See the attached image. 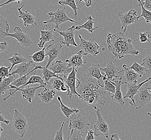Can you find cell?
I'll return each instance as SVG.
<instances>
[{
    "mask_svg": "<svg viewBox=\"0 0 151 140\" xmlns=\"http://www.w3.org/2000/svg\"><path fill=\"white\" fill-rule=\"evenodd\" d=\"M76 81L78 84L76 86V91L81 97L80 100L85 105L97 110L96 104L104 105L106 102L104 97L107 92L93 79L85 78L77 79Z\"/></svg>",
    "mask_w": 151,
    "mask_h": 140,
    "instance_id": "1",
    "label": "cell"
},
{
    "mask_svg": "<svg viewBox=\"0 0 151 140\" xmlns=\"http://www.w3.org/2000/svg\"><path fill=\"white\" fill-rule=\"evenodd\" d=\"M132 42L133 40L127 38L122 32L115 34L108 33L106 37L108 50L115 58L119 59L124 57L125 55L135 56L139 55V51L134 48Z\"/></svg>",
    "mask_w": 151,
    "mask_h": 140,
    "instance_id": "2",
    "label": "cell"
},
{
    "mask_svg": "<svg viewBox=\"0 0 151 140\" xmlns=\"http://www.w3.org/2000/svg\"><path fill=\"white\" fill-rule=\"evenodd\" d=\"M29 127L27 118L17 110H14V114L12 118V128L20 137H23Z\"/></svg>",
    "mask_w": 151,
    "mask_h": 140,
    "instance_id": "3",
    "label": "cell"
},
{
    "mask_svg": "<svg viewBox=\"0 0 151 140\" xmlns=\"http://www.w3.org/2000/svg\"><path fill=\"white\" fill-rule=\"evenodd\" d=\"M14 31L13 34H9V32L6 33L0 30V38L3 39L5 37H10L17 40L23 48H27V47H32L33 42L28 34H25L21 29L18 27H14Z\"/></svg>",
    "mask_w": 151,
    "mask_h": 140,
    "instance_id": "4",
    "label": "cell"
},
{
    "mask_svg": "<svg viewBox=\"0 0 151 140\" xmlns=\"http://www.w3.org/2000/svg\"><path fill=\"white\" fill-rule=\"evenodd\" d=\"M48 15L50 19L47 21H45L43 22L44 25H46L48 23L54 24L55 26V29H59V25L67 22H70L74 23L76 24L80 25L79 23L73 20L72 19L69 18L65 12V6H64L63 9H58L55 12H48Z\"/></svg>",
    "mask_w": 151,
    "mask_h": 140,
    "instance_id": "5",
    "label": "cell"
},
{
    "mask_svg": "<svg viewBox=\"0 0 151 140\" xmlns=\"http://www.w3.org/2000/svg\"><path fill=\"white\" fill-rule=\"evenodd\" d=\"M70 120L69 129L70 131L76 130L83 133H87L90 123L87 118L80 114H73L68 118Z\"/></svg>",
    "mask_w": 151,
    "mask_h": 140,
    "instance_id": "6",
    "label": "cell"
},
{
    "mask_svg": "<svg viewBox=\"0 0 151 140\" xmlns=\"http://www.w3.org/2000/svg\"><path fill=\"white\" fill-rule=\"evenodd\" d=\"M148 82L142 85L139 88L138 93L133 97L134 102V106L137 110H139L148 102L151 101V94L149 93L148 90Z\"/></svg>",
    "mask_w": 151,
    "mask_h": 140,
    "instance_id": "7",
    "label": "cell"
},
{
    "mask_svg": "<svg viewBox=\"0 0 151 140\" xmlns=\"http://www.w3.org/2000/svg\"><path fill=\"white\" fill-rule=\"evenodd\" d=\"M43 67L40 65H36L33 61H30L27 63H24L18 64L16 67V69L9 73V76H14L15 74H18L20 77L24 76L27 74L33 73L36 75L37 70H42Z\"/></svg>",
    "mask_w": 151,
    "mask_h": 140,
    "instance_id": "8",
    "label": "cell"
},
{
    "mask_svg": "<svg viewBox=\"0 0 151 140\" xmlns=\"http://www.w3.org/2000/svg\"><path fill=\"white\" fill-rule=\"evenodd\" d=\"M96 114L97 120L94 123V135L97 137L104 136L106 139H109V125L102 118L100 110H97Z\"/></svg>",
    "mask_w": 151,
    "mask_h": 140,
    "instance_id": "9",
    "label": "cell"
},
{
    "mask_svg": "<svg viewBox=\"0 0 151 140\" xmlns=\"http://www.w3.org/2000/svg\"><path fill=\"white\" fill-rule=\"evenodd\" d=\"M80 39V48L83 52L82 55L86 56L91 54L93 56H96L100 53L99 48L100 46L96 43L94 40L90 39L89 40H86L82 38L80 35H79Z\"/></svg>",
    "mask_w": 151,
    "mask_h": 140,
    "instance_id": "10",
    "label": "cell"
},
{
    "mask_svg": "<svg viewBox=\"0 0 151 140\" xmlns=\"http://www.w3.org/2000/svg\"><path fill=\"white\" fill-rule=\"evenodd\" d=\"M137 13V12L134 9H131L129 12L126 13L117 12V15L122 24L121 30H122L124 28V30L123 32L124 34L127 30V28L128 26L139 21L138 16Z\"/></svg>",
    "mask_w": 151,
    "mask_h": 140,
    "instance_id": "11",
    "label": "cell"
},
{
    "mask_svg": "<svg viewBox=\"0 0 151 140\" xmlns=\"http://www.w3.org/2000/svg\"><path fill=\"white\" fill-rule=\"evenodd\" d=\"M46 88L45 86L40 85V86H36V87H29V86H26L24 88H16L14 91L10 93L9 95L6 97L4 98L3 101L7 100V99L11 96H14V94L17 91L21 92L22 93V97L24 100H27L29 103L32 102V100H33L35 97V95L36 94V92L37 89L40 88Z\"/></svg>",
    "mask_w": 151,
    "mask_h": 140,
    "instance_id": "12",
    "label": "cell"
},
{
    "mask_svg": "<svg viewBox=\"0 0 151 140\" xmlns=\"http://www.w3.org/2000/svg\"><path fill=\"white\" fill-rule=\"evenodd\" d=\"M61 42V40H60L59 42H56L55 41L54 43L52 42L47 46V48H46L45 50V56H48V61L45 66L46 69H48L52 61L59 57L60 55L61 49L63 47Z\"/></svg>",
    "mask_w": 151,
    "mask_h": 140,
    "instance_id": "13",
    "label": "cell"
},
{
    "mask_svg": "<svg viewBox=\"0 0 151 140\" xmlns=\"http://www.w3.org/2000/svg\"><path fill=\"white\" fill-rule=\"evenodd\" d=\"M77 72H78V71L76 68L73 67L72 72L68 76L64 75V76H60L63 78L65 84L68 87V88L70 89L69 97H70V99H72V97L73 95L78 97L79 99H81L80 95L77 93V92L76 91V81L77 80V78H76Z\"/></svg>",
    "mask_w": 151,
    "mask_h": 140,
    "instance_id": "14",
    "label": "cell"
},
{
    "mask_svg": "<svg viewBox=\"0 0 151 140\" xmlns=\"http://www.w3.org/2000/svg\"><path fill=\"white\" fill-rule=\"evenodd\" d=\"M75 25H72L67 30L65 31L61 30L60 29H54L53 31L57 32L63 37L64 40H61V44L67 46L68 48H70V46L73 45L78 47V45L76 43L74 40V30Z\"/></svg>",
    "mask_w": 151,
    "mask_h": 140,
    "instance_id": "15",
    "label": "cell"
},
{
    "mask_svg": "<svg viewBox=\"0 0 151 140\" xmlns=\"http://www.w3.org/2000/svg\"><path fill=\"white\" fill-rule=\"evenodd\" d=\"M100 69L101 67L99 64H92L91 67L87 70V78L89 79H96V82L98 85L103 88L104 82L106 78V76L102 74Z\"/></svg>",
    "mask_w": 151,
    "mask_h": 140,
    "instance_id": "16",
    "label": "cell"
},
{
    "mask_svg": "<svg viewBox=\"0 0 151 140\" xmlns=\"http://www.w3.org/2000/svg\"><path fill=\"white\" fill-rule=\"evenodd\" d=\"M83 52L82 50L75 55H73L69 59H66L65 62L67 64L68 68H76V67H86L85 64L87 63V59H83L82 58Z\"/></svg>",
    "mask_w": 151,
    "mask_h": 140,
    "instance_id": "17",
    "label": "cell"
},
{
    "mask_svg": "<svg viewBox=\"0 0 151 140\" xmlns=\"http://www.w3.org/2000/svg\"><path fill=\"white\" fill-rule=\"evenodd\" d=\"M101 72L105 73L104 76L110 82H114L116 78H120L121 76H118L119 73V69L112 62H110L104 68L101 67Z\"/></svg>",
    "mask_w": 151,
    "mask_h": 140,
    "instance_id": "18",
    "label": "cell"
},
{
    "mask_svg": "<svg viewBox=\"0 0 151 140\" xmlns=\"http://www.w3.org/2000/svg\"><path fill=\"white\" fill-rule=\"evenodd\" d=\"M50 70L55 74H60L61 76H68L72 71L73 68H68L67 67V64L65 61H61L60 60L57 61L55 63L52 64L49 66Z\"/></svg>",
    "mask_w": 151,
    "mask_h": 140,
    "instance_id": "19",
    "label": "cell"
},
{
    "mask_svg": "<svg viewBox=\"0 0 151 140\" xmlns=\"http://www.w3.org/2000/svg\"><path fill=\"white\" fill-rule=\"evenodd\" d=\"M24 6V4H23L21 7L17 8L19 13L18 18L22 19L24 27H27L29 28V25H30L33 27H37L38 25L36 22L35 21V17L32 15L31 12H29L27 10L25 12L22 11V9Z\"/></svg>",
    "mask_w": 151,
    "mask_h": 140,
    "instance_id": "20",
    "label": "cell"
},
{
    "mask_svg": "<svg viewBox=\"0 0 151 140\" xmlns=\"http://www.w3.org/2000/svg\"><path fill=\"white\" fill-rule=\"evenodd\" d=\"M137 82H133V83H127V82H122V84H126L127 85V91L126 93V95H124L123 97V99H125L126 98H129L130 99V101L129 102L131 106H134V102L133 101V97L134 95L138 93L139 88H140L142 86V83H140L138 85H137Z\"/></svg>",
    "mask_w": 151,
    "mask_h": 140,
    "instance_id": "21",
    "label": "cell"
},
{
    "mask_svg": "<svg viewBox=\"0 0 151 140\" xmlns=\"http://www.w3.org/2000/svg\"><path fill=\"white\" fill-rule=\"evenodd\" d=\"M53 30H40V42L38 44V46L40 48H43L46 43H51L55 42V36L53 34Z\"/></svg>",
    "mask_w": 151,
    "mask_h": 140,
    "instance_id": "22",
    "label": "cell"
},
{
    "mask_svg": "<svg viewBox=\"0 0 151 140\" xmlns=\"http://www.w3.org/2000/svg\"><path fill=\"white\" fill-rule=\"evenodd\" d=\"M123 70L119 71V73L124 72V75L122 77V79L124 78L126 80V82L127 83H133V82H137L138 79L142 78L140 75L136 73L133 70L129 69L127 68V65L124 64L123 65Z\"/></svg>",
    "mask_w": 151,
    "mask_h": 140,
    "instance_id": "23",
    "label": "cell"
},
{
    "mask_svg": "<svg viewBox=\"0 0 151 140\" xmlns=\"http://www.w3.org/2000/svg\"><path fill=\"white\" fill-rule=\"evenodd\" d=\"M51 84L52 87L55 90L59 92H67V95L69 96L70 95V89L65 84L63 80L57 78H52L49 84Z\"/></svg>",
    "mask_w": 151,
    "mask_h": 140,
    "instance_id": "24",
    "label": "cell"
},
{
    "mask_svg": "<svg viewBox=\"0 0 151 140\" xmlns=\"http://www.w3.org/2000/svg\"><path fill=\"white\" fill-rule=\"evenodd\" d=\"M122 79V77H121L118 80H116L114 82L116 86V91L114 95H111V98L112 100L115 101V102L120 104L121 105H123L125 104V102L123 98L122 93L121 91Z\"/></svg>",
    "mask_w": 151,
    "mask_h": 140,
    "instance_id": "25",
    "label": "cell"
},
{
    "mask_svg": "<svg viewBox=\"0 0 151 140\" xmlns=\"http://www.w3.org/2000/svg\"><path fill=\"white\" fill-rule=\"evenodd\" d=\"M87 21L83 25L75 27V30H80L82 29H84L85 30H87L88 32H89V33L92 34L94 31L97 29V27H94V24L95 23H99V22H97V20L96 19H95L92 18L91 16H87Z\"/></svg>",
    "mask_w": 151,
    "mask_h": 140,
    "instance_id": "26",
    "label": "cell"
},
{
    "mask_svg": "<svg viewBox=\"0 0 151 140\" xmlns=\"http://www.w3.org/2000/svg\"><path fill=\"white\" fill-rule=\"evenodd\" d=\"M38 95L42 102L45 104H48L51 102L55 97V92L54 89H50L46 88L44 89V90L41 91Z\"/></svg>",
    "mask_w": 151,
    "mask_h": 140,
    "instance_id": "27",
    "label": "cell"
},
{
    "mask_svg": "<svg viewBox=\"0 0 151 140\" xmlns=\"http://www.w3.org/2000/svg\"><path fill=\"white\" fill-rule=\"evenodd\" d=\"M15 75L9 76L4 78L0 82V96L1 95H4L6 92L7 91V90L10 89V85L15 80Z\"/></svg>",
    "mask_w": 151,
    "mask_h": 140,
    "instance_id": "28",
    "label": "cell"
},
{
    "mask_svg": "<svg viewBox=\"0 0 151 140\" xmlns=\"http://www.w3.org/2000/svg\"><path fill=\"white\" fill-rule=\"evenodd\" d=\"M57 100L59 102L60 104V108L62 113L66 117L67 119H68L70 116L73 115V114H77L79 112V110H77L76 108H72L68 107L65 105L61 99V97L59 96H58Z\"/></svg>",
    "mask_w": 151,
    "mask_h": 140,
    "instance_id": "29",
    "label": "cell"
},
{
    "mask_svg": "<svg viewBox=\"0 0 151 140\" xmlns=\"http://www.w3.org/2000/svg\"><path fill=\"white\" fill-rule=\"evenodd\" d=\"M35 75L33 73L27 74L24 76L19 77L18 79H16L10 85V89H15L16 88H19L22 86L24 85L29 81V78L31 76Z\"/></svg>",
    "mask_w": 151,
    "mask_h": 140,
    "instance_id": "30",
    "label": "cell"
},
{
    "mask_svg": "<svg viewBox=\"0 0 151 140\" xmlns=\"http://www.w3.org/2000/svg\"><path fill=\"white\" fill-rule=\"evenodd\" d=\"M8 61H10L12 64V66L10 67V69L9 70V73H11L12 68L14 67V66H15L16 65H18V64L24 63H27V60L26 59H25L22 56L21 54L18 53L17 52L15 53L11 58L8 59Z\"/></svg>",
    "mask_w": 151,
    "mask_h": 140,
    "instance_id": "31",
    "label": "cell"
},
{
    "mask_svg": "<svg viewBox=\"0 0 151 140\" xmlns=\"http://www.w3.org/2000/svg\"><path fill=\"white\" fill-rule=\"evenodd\" d=\"M42 79L44 80V82L46 84H49L50 80L53 78H57L63 80V78L60 76H59L57 74L52 72L51 71L48 70V69H46L45 67H43L42 70Z\"/></svg>",
    "mask_w": 151,
    "mask_h": 140,
    "instance_id": "32",
    "label": "cell"
},
{
    "mask_svg": "<svg viewBox=\"0 0 151 140\" xmlns=\"http://www.w3.org/2000/svg\"><path fill=\"white\" fill-rule=\"evenodd\" d=\"M46 47H44L42 50L40 51L36 52L32 56H29V57L31 58L33 61L35 63H42L45 60V50Z\"/></svg>",
    "mask_w": 151,
    "mask_h": 140,
    "instance_id": "33",
    "label": "cell"
},
{
    "mask_svg": "<svg viewBox=\"0 0 151 140\" xmlns=\"http://www.w3.org/2000/svg\"><path fill=\"white\" fill-rule=\"evenodd\" d=\"M36 83L40 84V85L45 86H46V85L45 82H44V80H43L41 76H36V75H32L30 77L29 81L24 85L18 88H24L30 84H36Z\"/></svg>",
    "mask_w": 151,
    "mask_h": 140,
    "instance_id": "34",
    "label": "cell"
},
{
    "mask_svg": "<svg viewBox=\"0 0 151 140\" xmlns=\"http://www.w3.org/2000/svg\"><path fill=\"white\" fill-rule=\"evenodd\" d=\"M58 4L60 6H70L74 12L75 18L77 17L78 16V10L79 8L76 6V2L74 0H66V1H60L58 2Z\"/></svg>",
    "mask_w": 151,
    "mask_h": 140,
    "instance_id": "35",
    "label": "cell"
},
{
    "mask_svg": "<svg viewBox=\"0 0 151 140\" xmlns=\"http://www.w3.org/2000/svg\"><path fill=\"white\" fill-rule=\"evenodd\" d=\"M129 69L133 70L136 73L140 75L141 77L145 76L146 73H147L146 70H145V69L142 67V66L138 64L135 61L133 62V64L131 65V66L129 67Z\"/></svg>",
    "mask_w": 151,
    "mask_h": 140,
    "instance_id": "36",
    "label": "cell"
},
{
    "mask_svg": "<svg viewBox=\"0 0 151 140\" xmlns=\"http://www.w3.org/2000/svg\"><path fill=\"white\" fill-rule=\"evenodd\" d=\"M103 89L104 91L108 92L111 95H114L116 91V86L114 82H110L109 80L106 79L104 82Z\"/></svg>",
    "mask_w": 151,
    "mask_h": 140,
    "instance_id": "37",
    "label": "cell"
},
{
    "mask_svg": "<svg viewBox=\"0 0 151 140\" xmlns=\"http://www.w3.org/2000/svg\"><path fill=\"white\" fill-rule=\"evenodd\" d=\"M139 6H141L142 8V14L138 16V19L140 17L145 18L146 22L147 23H151V12L145 9L142 6V4L141 2V1L138 0Z\"/></svg>",
    "mask_w": 151,
    "mask_h": 140,
    "instance_id": "38",
    "label": "cell"
},
{
    "mask_svg": "<svg viewBox=\"0 0 151 140\" xmlns=\"http://www.w3.org/2000/svg\"><path fill=\"white\" fill-rule=\"evenodd\" d=\"M140 65L146 70L147 73H151V55H147Z\"/></svg>",
    "mask_w": 151,
    "mask_h": 140,
    "instance_id": "39",
    "label": "cell"
},
{
    "mask_svg": "<svg viewBox=\"0 0 151 140\" xmlns=\"http://www.w3.org/2000/svg\"><path fill=\"white\" fill-rule=\"evenodd\" d=\"M136 35H138L140 37V42L142 43L149 42L151 43V32H141V33H136Z\"/></svg>",
    "mask_w": 151,
    "mask_h": 140,
    "instance_id": "40",
    "label": "cell"
},
{
    "mask_svg": "<svg viewBox=\"0 0 151 140\" xmlns=\"http://www.w3.org/2000/svg\"><path fill=\"white\" fill-rule=\"evenodd\" d=\"M66 140H84L82 137V134L76 130H72L69 137Z\"/></svg>",
    "mask_w": 151,
    "mask_h": 140,
    "instance_id": "41",
    "label": "cell"
},
{
    "mask_svg": "<svg viewBox=\"0 0 151 140\" xmlns=\"http://www.w3.org/2000/svg\"><path fill=\"white\" fill-rule=\"evenodd\" d=\"M0 30L8 33L9 25L6 18L0 15Z\"/></svg>",
    "mask_w": 151,
    "mask_h": 140,
    "instance_id": "42",
    "label": "cell"
},
{
    "mask_svg": "<svg viewBox=\"0 0 151 140\" xmlns=\"http://www.w3.org/2000/svg\"><path fill=\"white\" fill-rule=\"evenodd\" d=\"M11 66L5 67L2 65L0 67V79L2 80L4 78L8 76L9 74V70L10 69Z\"/></svg>",
    "mask_w": 151,
    "mask_h": 140,
    "instance_id": "43",
    "label": "cell"
},
{
    "mask_svg": "<svg viewBox=\"0 0 151 140\" xmlns=\"http://www.w3.org/2000/svg\"><path fill=\"white\" fill-rule=\"evenodd\" d=\"M64 125H65V122H63L60 129L59 131H58L55 133L54 140H64L63 127H64Z\"/></svg>",
    "mask_w": 151,
    "mask_h": 140,
    "instance_id": "44",
    "label": "cell"
},
{
    "mask_svg": "<svg viewBox=\"0 0 151 140\" xmlns=\"http://www.w3.org/2000/svg\"><path fill=\"white\" fill-rule=\"evenodd\" d=\"M142 6L145 9L151 12V0H145L141 1Z\"/></svg>",
    "mask_w": 151,
    "mask_h": 140,
    "instance_id": "45",
    "label": "cell"
},
{
    "mask_svg": "<svg viewBox=\"0 0 151 140\" xmlns=\"http://www.w3.org/2000/svg\"><path fill=\"white\" fill-rule=\"evenodd\" d=\"M85 140H92L94 139V132L93 130H89Z\"/></svg>",
    "mask_w": 151,
    "mask_h": 140,
    "instance_id": "46",
    "label": "cell"
},
{
    "mask_svg": "<svg viewBox=\"0 0 151 140\" xmlns=\"http://www.w3.org/2000/svg\"><path fill=\"white\" fill-rule=\"evenodd\" d=\"M7 46L8 45H7L6 42H4L3 43L0 42V53L5 51L7 48Z\"/></svg>",
    "mask_w": 151,
    "mask_h": 140,
    "instance_id": "47",
    "label": "cell"
},
{
    "mask_svg": "<svg viewBox=\"0 0 151 140\" xmlns=\"http://www.w3.org/2000/svg\"><path fill=\"white\" fill-rule=\"evenodd\" d=\"M0 122H3L4 123H6V125L9 124V121L8 120H6L4 118L3 114L2 112H0Z\"/></svg>",
    "mask_w": 151,
    "mask_h": 140,
    "instance_id": "48",
    "label": "cell"
},
{
    "mask_svg": "<svg viewBox=\"0 0 151 140\" xmlns=\"http://www.w3.org/2000/svg\"><path fill=\"white\" fill-rule=\"evenodd\" d=\"M83 2L85 3V6H87V7H89V6H91L93 5V1H84V0H81V1H79V3L80 2Z\"/></svg>",
    "mask_w": 151,
    "mask_h": 140,
    "instance_id": "49",
    "label": "cell"
},
{
    "mask_svg": "<svg viewBox=\"0 0 151 140\" xmlns=\"http://www.w3.org/2000/svg\"><path fill=\"white\" fill-rule=\"evenodd\" d=\"M22 1H17V0H15V1H11V0H8L7 2H5L4 3H3V4H0V7H1V6H5V5H6V4H8L9 3H12V2H18V4H19V3L20 2H21Z\"/></svg>",
    "mask_w": 151,
    "mask_h": 140,
    "instance_id": "50",
    "label": "cell"
},
{
    "mask_svg": "<svg viewBox=\"0 0 151 140\" xmlns=\"http://www.w3.org/2000/svg\"><path fill=\"white\" fill-rule=\"evenodd\" d=\"M111 140H121L118 136V134H113L110 138Z\"/></svg>",
    "mask_w": 151,
    "mask_h": 140,
    "instance_id": "51",
    "label": "cell"
},
{
    "mask_svg": "<svg viewBox=\"0 0 151 140\" xmlns=\"http://www.w3.org/2000/svg\"><path fill=\"white\" fill-rule=\"evenodd\" d=\"M150 80H151V77L148 78V79H146V80H145V81H144L143 82H142L141 83H142V85H144V84H145V83H146V82H148V81H150Z\"/></svg>",
    "mask_w": 151,
    "mask_h": 140,
    "instance_id": "52",
    "label": "cell"
},
{
    "mask_svg": "<svg viewBox=\"0 0 151 140\" xmlns=\"http://www.w3.org/2000/svg\"><path fill=\"white\" fill-rule=\"evenodd\" d=\"M3 131H4V129H3V128L1 127V122H0V137H1V134H2V133Z\"/></svg>",
    "mask_w": 151,
    "mask_h": 140,
    "instance_id": "53",
    "label": "cell"
},
{
    "mask_svg": "<svg viewBox=\"0 0 151 140\" xmlns=\"http://www.w3.org/2000/svg\"><path fill=\"white\" fill-rule=\"evenodd\" d=\"M148 91H150V92H149V93H151V87H148Z\"/></svg>",
    "mask_w": 151,
    "mask_h": 140,
    "instance_id": "54",
    "label": "cell"
},
{
    "mask_svg": "<svg viewBox=\"0 0 151 140\" xmlns=\"http://www.w3.org/2000/svg\"><path fill=\"white\" fill-rule=\"evenodd\" d=\"M147 115L150 116H151V112H148V113H147Z\"/></svg>",
    "mask_w": 151,
    "mask_h": 140,
    "instance_id": "55",
    "label": "cell"
},
{
    "mask_svg": "<svg viewBox=\"0 0 151 140\" xmlns=\"http://www.w3.org/2000/svg\"><path fill=\"white\" fill-rule=\"evenodd\" d=\"M95 140V139H94V140Z\"/></svg>",
    "mask_w": 151,
    "mask_h": 140,
    "instance_id": "56",
    "label": "cell"
}]
</instances>
